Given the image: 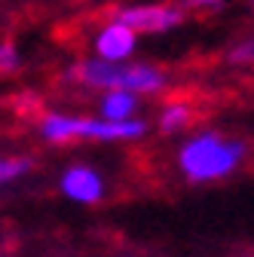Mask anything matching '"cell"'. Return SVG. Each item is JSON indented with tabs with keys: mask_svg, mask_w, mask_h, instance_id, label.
<instances>
[{
	"mask_svg": "<svg viewBox=\"0 0 254 257\" xmlns=\"http://www.w3.org/2000/svg\"><path fill=\"white\" fill-rule=\"evenodd\" d=\"M28 169H31L28 159H4V163H0V184L19 178V175H22V172H28Z\"/></svg>",
	"mask_w": 254,
	"mask_h": 257,
	"instance_id": "9",
	"label": "cell"
},
{
	"mask_svg": "<svg viewBox=\"0 0 254 257\" xmlns=\"http://www.w3.org/2000/svg\"><path fill=\"white\" fill-rule=\"evenodd\" d=\"M19 68V52L10 43H0V74H10Z\"/></svg>",
	"mask_w": 254,
	"mask_h": 257,
	"instance_id": "10",
	"label": "cell"
},
{
	"mask_svg": "<svg viewBox=\"0 0 254 257\" xmlns=\"http://www.w3.org/2000/svg\"><path fill=\"white\" fill-rule=\"evenodd\" d=\"M135 31L132 28H125L119 22H110L98 37H95V52H98L104 61H122V58H129L132 49H135Z\"/></svg>",
	"mask_w": 254,
	"mask_h": 257,
	"instance_id": "5",
	"label": "cell"
},
{
	"mask_svg": "<svg viewBox=\"0 0 254 257\" xmlns=\"http://www.w3.org/2000/svg\"><path fill=\"white\" fill-rule=\"evenodd\" d=\"M135 110V95L132 92H122V89H113L104 95L101 101V116L104 119H129Z\"/></svg>",
	"mask_w": 254,
	"mask_h": 257,
	"instance_id": "7",
	"label": "cell"
},
{
	"mask_svg": "<svg viewBox=\"0 0 254 257\" xmlns=\"http://www.w3.org/2000/svg\"><path fill=\"white\" fill-rule=\"evenodd\" d=\"M61 187H65V193H68L71 199H77V202H95V199H101V178L95 175L92 169H86V166H77V169L65 172Z\"/></svg>",
	"mask_w": 254,
	"mask_h": 257,
	"instance_id": "6",
	"label": "cell"
},
{
	"mask_svg": "<svg viewBox=\"0 0 254 257\" xmlns=\"http://www.w3.org/2000/svg\"><path fill=\"white\" fill-rule=\"evenodd\" d=\"M187 122H190V110H187V107H181V104L166 107V110H163V119H160L163 132H178V128H184Z\"/></svg>",
	"mask_w": 254,
	"mask_h": 257,
	"instance_id": "8",
	"label": "cell"
},
{
	"mask_svg": "<svg viewBox=\"0 0 254 257\" xmlns=\"http://www.w3.org/2000/svg\"><path fill=\"white\" fill-rule=\"evenodd\" d=\"M74 80L95 89H122V92H156L166 86V74L150 64H113V61H83L71 71Z\"/></svg>",
	"mask_w": 254,
	"mask_h": 257,
	"instance_id": "2",
	"label": "cell"
},
{
	"mask_svg": "<svg viewBox=\"0 0 254 257\" xmlns=\"http://www.w3.org/2000/svg\"><path fill=\"white\" fill-rule=\"evenodd\" d=\"M230 61H254V40H248L239 49H233L230 52Z\"/></svg>",
	"mask_w": 254,
	"mask_h": 257,
	"instance_id": "11",
	"label": "cell"
},
{
	"mask_svg": "<svg viewBox=\"0 0 254 257\" xmlns=\"http://www.w3.org/2000/svg\"><path fill=\"white\" fill-rule=\"evenodd\" d=\"M187 7L190 10H214V7H220V0H187Z\"/></svg>",
	"mask_w": 254,
	"mask_h": 257,
	"instance_id": "12",
	"label": "cell"
},
{
	"mask_svg": "<svg viewBox=\"0 0 254 257\" xmlns=\"http://www.w3.org/2000/svg\"><path fill=\"white\" fill-rule=\"evenodd\" d=\"M116 22L132 28L135 34H160L181 22V10L166 4H144V7H125L116 13Z\"/></svg>",
	"mask_w": 254,
	"mask_h": 257,
	"instance_id": "4",
	"label": "cell"
},
{
	"mask_svg": "<svg viewBox=\"0 0 254 257\" xmlns=\"http://www.w3.org/2000/svg\"><path fill=\"white\" fill-rule=\"evenodd\" d=\"M40 132L49 141H71V138L119 141V138H138L144 132V122L138 119H71L61 113H49L40 122Z\"/></svg>",
	"mask_w": 254,
	"mask_h": 257,
	"instance_id": "3",
	"label": "cell"
},
{
	"mask_svg": "<svg viewBox=\"0 0 254 257\" xmlns=\"http://www.w3.org/2000/svg\"><path fill=\"white\" fill-rule=\"evenodd\" d=\"M245 156V147L239 141H227L220 135H199L181 150V172L190 181H214L230 175L239 159Z\"/></svg>",
	"mask_w": 254,
	"mask_h": 257,
	"instance_id": "1",
	"label": "cell"
}]
</instances>
